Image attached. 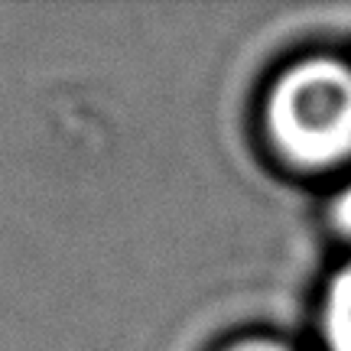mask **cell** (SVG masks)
<instances>
[{
  "label": "cell",
  "mask_w": 351,
  "mask_h": 351,
  "mask_svg": "<svg viewBox=\"0 0 351 351\" xmlns=\"http://www.w3.org/2000/svg\"><path fill=\"white\" fill-rule=\"evenodd\" d=\"M263 134L283 163L328 173L351 163V62L306 56L270 82Z\"/></svg>",
  "instance_id": "obj_1"
},
{
  "label": "cell",
  "mask_w": 351,
  "mask_h": 351,
  "mask_svg": "<svg viewBox=\"0 0 351 351\" xmlns=\"http://www.w3.org/2000/svg\"><path fill=\"white\" fill-rule=\"evenodd\" d=\"M319 335L326 351H351V257L328 276L322 289Z\"/></svg>",
  "instance_id": "obj_2"
},
{
  "label": "cell",
  "mask_w": 351,
  "mask_h": 351,
  "mask_svg": "<svg viewBox=\"0 0 351 351\" xmlns=\"http://www.w3.org/2000/svg\"><path fill=\"white\" fill-rule=\"evenodd\" d=\"M328 221L345 241H351V182L341 186L328 202Z\"/></svg>",
  "instance_id": "obj_3"
},
{
  "label": "cell",
  "mask_w": 351,
  "mask_h": 351,
  "mask_svg": "<svg viewBox=\"0 0 351 351\" xmlns=\"http://www.w3.org/2000/svg\"><path fill=\"white\" fill-rule=\"evenodd\" d=\"M221 351H296V348L280 339H270V335H244V339L225 345Z\"/></svg>",
  "instance_id": "obj_4"
}]
</instances>
